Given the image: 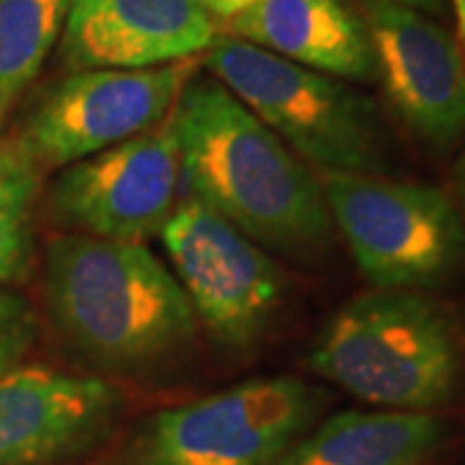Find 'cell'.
Segmentation results:
<instances>
[{"label":"cell","instance_id":"obj_10","mask_svg":"<svg viewBox=\"0 0 465 465\" xmlns=\"http://www.w3.org/2000/svg\"><path fill=\"white\" fill-rule=\"evenodd\" d=\"M375 73L406 130L434 153L465 140V54L434 16L399 0H360Z\"/></svg>","mask_w":465,"mask_h":465},{"label":"cell","instance_id":"obj_11","mask_svg":"<svg viewBox=\"0 0 465 465\" xmlns=\"http://www.w3.org/2000/svg\"><path fill=\"white\" fill-rule=\"evenodd\" d=\"M124 409L96 375L16 367L0 375V465H63L99 450Z\"/></svg>","mask_w":465,"mask_h":465},{"label":"cell","instance_id":"obj_4","mask_svg":"<svg viewBox=\"0 0 465 465\" xmlns=\"http://www.w3.org/2000/svg\"><path fill=\"white\" fill-rule=\"evenodd\" d=\"M204 65L272 133L321 173L391 171V143L375 101L347 81L220 34Z\"/></svg>","mask_w":465,"mask_h":465},{"label":"cell","instance_id":"obj_8","mask_svg":"<svg viewBox=\"0 0 465 465\" xmlns=\"http://www.w3.org/2000/svg\"><path fill=\"white\" fill-rule=\"evenodd\" d=\"M197 60L143 70H70L39 99L16 143L39 168H65L166 122Z\"/></svg>","mask_w":465,"mask_h":465},{"label":"cell","instance_id":"obj_21","mask_svg":"<svg viewBox=\"0 0 465 465\" xmlns=\"http://www.w3.org/2000/svg\"><path fill=\"white\" fill-rule=\"evenodd\" d=\"M452 11H455V21H458V36H460V50L465 54V0H450Z\"/></svg>","mask_w":465,"mask_h":465},{"label":"cell","instance_id":"obj_5","mask_svg":"<svg viewBox=\"0 0 465 465\" xmlns=\"http://www.w3.org/2000/svg\"><path fill=\"white\" fill-rule=\"evenodd\" d=\"M321 186L333 228L375 290L427 292L463 274L465 223L442 189L347 171H323Z\"/></svg>","mask_w":465,"mask_h":465},{"label":"cell","instance_id":"obj_7","mask_svg":"<svg viewBox=\"0 0 465 465\" xmlns=\"http://www.w3.org/2000/svg\"><path fill=\"white\" fill-rule=\"evenodd\" d=\"M161 241L200 326L225 349L253 347L287 290L269 251L192 197L179 202Z\"/></svg>","mask_w":465,"mask_h":465},{"label":"cell","instance_id":"obj_9","mask_svg":"<svg viewBox=\"0 0 465 465\" xmlns=\"http://www.w3.org/2000/svg\"><path fill=\"white\" fill-rule=\"evenodd\" d=\"M182 155L161 122L114 148L75 161L50 189V215L67 232L143 243L161 235L179 207Z\"/></svg>","mask_w":465,"mask_h":465},{"label":"cell","instance_id":"obj_3","mask_svg":"<svg viewBox=\"0 0 465 465\" xmlns=\"http://www.w3.org/2000/svg\"><path fill=\"white\" fill-rule=\"evenodd\" d=\"M318 378L391 411H432L458 396L465 341L440 300L370 290L336 311L308 351Z\"/></svg>","mask_w":465,"mask_h":465},{"label":"cell","instance_id":"obj_15","mask_svg":"<svg viewBox=\"0 0 465 465\" xmlns=\"http://www.w3.org/2000/svg\"><path fill=\"white\" fill-rule=\"evenodd\" d=\"M73 0H0V133L63 39Z\"/></svg>","mask_w":465,"mask_h":465},{"label":"cell","instance_id":"obj_17","mask_svg":"<svg viewBox=\"0 0 465 465\" xmlns=\"http://www.w3.org/2000/svg\"><path fill=\"white\" fill-rule=\"evenodd\" d=\"M39 336L36 311L16 290L0 287V375L21 367Z\"/></svg>","mask_w":465,"mask_h":465},{"label":"cell","instance_id":"obj_2","mask_svg":"<svg viewBox=\"0 0 465 465\" xmlns=\"http://www.w3.org/2000/svg\"><path fill=\"white\" fill-rule=\"evenodd\" d=\"M45 295L67 344L114 375H148L176 362L200 331L179 280L143 243L78 232L52 238Z\"/></svg>","mask_w":465,"mask_h":465},{"label":"cell","instance_id":"obj_1","mask_svg":"<svg viewBox=\"0 0 465 465\" xmlns=\"http://www.w3.org/2000/svg\"><path fill=\"white\" fill-rule=\"evenodd\" d=\"M168 124L186 197L266 251L308 256L331 246L321 176L215 75L197 70L183 84Z\"/></svg>","mask_w":465,"mask_h":465},{"label":"cell","instance_id":"obj_16","mask_svg":"<svg viewBox=\"0 0 465 465\" xmlns=\"http://www.w3.org/2000/svg\"><path fill=\"white\" fill-rule=\"evenodd\" d=\"M42 168L16 140H0V287L29 277L34 262V204Z\"/></svg>","mask_w":465,"mask_h":465},{"label":"cell","instance_id":"obj_18","mask_svg":"<svg viewBox=\"0 0 465 465\" xmlns=\"http://www.w3.org/2000/svg\"><path fill=\"white\" fill-rule=\"evenodd\" d=\"M202 8L210 14V16L215 18V21H223V24H228L235 16H241L243 11H249L253 3H259V0H200Z\"/></svg>","mask_w":465,"mask_h":465},{"label":"cell","instance_id":"obj_20","mask_svg":"<svg viewBox=\"0 0 465 465\" xmlns=\"http://www.w3.org/2000/svg\"><path fill=\"white\" fill-rule=\"evenodd\" d=\"M452 182H455V192H458V202H460V215L465 223V150L460 153L458 163H455V173H452Z\"/></svg>","mask_w":465,"mask_h":465},{"label":"cell","instance_id":"obj_6","mask_svg":"<svg viewBox=\"0 0 465 465\" xmlns=\"http://www.w3.org/2000/svg\"><path fill=\"white\" fill-rule=\"evenodd\" d=\"M323 403L318 388L290 375L238 382L143 419L116 465H274Z\"/></svg>","mask_w":465,"mask_h":465},{"label":"cell","instance_id":"obj_14","mask_svg":"<svg viewBox=\"0 0 465 465\" xmlns=\"http://www.w3.org/2000/svg\"><path fill=\"white\" fill-rule=\"evenodd\" d=\"M448 434L430 411H341L313 424L274 465H421Z\"/></svg>","mask_w":465,"mask_h":465},{"label":"cell","instance_id":"obj_19","mask_svg":"<svg viewBox=\"0 0 465 465\" xmlns=\"http://www.w3.org/2000/svg\"><path fill=\"white\" fill-rule=\"evenodd\" d=\"M399 3L409 5V8H416V11L427 14V16H442L450 5V0H399Z\"/></svg>","mask_w":465,"mask_h":465},{"label":"cell","instance_id":"obj_12","mask_svg":"<svg viewBox=\"0 0 465 465\" xmlns=\"http://www.w3.org/2000/svg\"><path fill=\"white\" fill-rule=\"evenodd\" d=\"M217 36L200 0H73L60 57L67 70H143L194 60Z\"/></svg>","mask_w":465,"mask_h":465},{"label":"cell","instance_id":"obj_13","mask_svg":"<svg viewBox=\"0 0 465 465\" xmlns=\"http://www.w3.org/2000/svg\"><path fill=\"white\" fill-rule=\"evenodd\" d=\"M228 36L347 84H372L375 52L349 0H259L225 24Z\"/></svg>","mask_w":465,"mask_h":465}]
</instances>
